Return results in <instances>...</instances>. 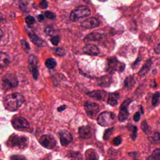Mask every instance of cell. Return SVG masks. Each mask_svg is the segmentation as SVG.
<instances>
[{"instance_id": "1", "label": "cell", "mask_w": 160, "mask_h": 160, "mask_svg": "<svg viewBox=\"0 0 160 160\" xmlns=\"http://www.w3.org/2000/svg\"><path fill=\"white\" fill-rule=\"evenodd\" d=\"M25 102V97L23 94L19 92H14L5 97L3 101V105L7 110L15 111L22 106Z\"/></svg>"}, {"instance_id": "2", "label": "cell", "mask_w": 160, "mask_h": 160, "mask_svg": "<svg viewBox=\"0 0 160 160\" xmlns=\"http://www.w3.org/2000/svg\"><path fill=\"white\" fill-rule=\"evenodd\" d=\"M28 138L18 135H12L7 141V145L11 148H16L19 149H24L28 146Z\"/></svg>"}, {"instance_id": "3", "label": "cell", "mask_w": 160, "mask_h": 160, "mask_svg": "<svg viewBox=\"0 0 160 160\" xmlns=\"http://www.w3.org/2000/svg\"><path fill=\"white\" fill-rule=\"evenodd\" d=\"M91 11L87 5H81L72 11L70 14V19L72 22H77L79 19L89 16Z\"/></svg>"}, {"instance_id": "4", "label": "cell", "mask_w": 160, "mask_h": 160, "mask_svg": "<svg viewBox=\"0 0 160 160\" xmlns=\"http://www.w3.org/2000/svg\"><path fill=\"white\" fill-rule=\"evenodd\" d=\"M18 78L16 75L11 73L5 74L2 79V87L3 90H10L17 88L18 86Z\"/></svg>"}, {"instance_id": "5", "label": "cell", "mask_w": 160, "mask_h": 160, "mask_svg": "<svg viewBox=\"0 0 160 160\" xmlns=\"http://www.w3.org/2000/svg\"><path fill=\"white\" fill-rule=\"evenodd\" d=\"M116 122L115 114L111 112H103L101 113L97 118V122L102 126L113 125Z\"/></svg>"}, {"instance_id": "6", "label": "cell", "mask_w": 160, "mask_h": 160, "mask_svg": "<svg viewBox=\"0 0 160 160\" xmlns=\"http://www.w3.org/2000/svg\"><path fill=\"white\" fill-rule=\"evenodd\" d=\"M108 68L111 72H122L125 70V63L121 62L116 57H111L108 59Z\"/></svg>"}, {"instance_id": "7", "label": "cell", "mask_w": 160, "mask_h": 160, "mask_svg": "<svg viewBox=\"0 0 160 160\" xmlns=\"http://www.w3.org/2000/svg\"><path fill=\"white\" fill-rule=\"evenodd\" d=\"M39 62L35 55L31 54L28 58V67L30 72L32 75L33 79L38 80L39 76Z\"/></svg>"}, {"instance_id": "8", "label": "cell", "mask_w": 160, "mask_h": 160, "mask_svg": "<svg viewBox=\"0 0 160 160\" xmlns=\"http://www.w3.org/2000/svg\"><path fill=\"white\" fill-rule=\"evenodd\" d=\"M13 127L17 130L24 131L30 127L29 122L25 118L22 117L14 118L12 121Z\"/></svg>"}, {"instance_id": "9", "label": "cell", "mask_w": 160, "mask_h": 160, "mask_svg": "<svg viewBox=\"0 0 160 160\" xmlns=\"http://www.w3.org/2000/svg\"><path fill=\"white\" fill-rule=\"evenodd\" d=\"M84 108L87 115L91 118L96 117L100 111V107L98 104L90 102H87L84 104Z\"/></svg>"}, {"instance_id": "10", "label": "cell", "mask_w": 160, "mask_h": 160, "mask_svg": "<svg viewBox=\"0 0 160 160\" xmlns=\"http://www.w3.org/2000/svg\"><path fill=\"white\" fill-rule=\"evenodd\" d=\"M132 102V99H128L125 100L121 105L118 117V118L120 122H122L125 121L128 119L129 115H130L129 111H128V108Z\"/></svg>"}, {"instance_id": "11", "label": "cell", "mask_w": 160, "mask_h": 160, "mask_svg": "<svg viewBox=\"0 0 160 160\" xmlns=\"http://www.w3.org/2000/svg\"><path fill=\"white\" fill-rule=\"evenodd\" d=\"M39 143L44 148L52 149L56 147L57 141L51 135H43L39 139Z\"/></svg>"}, {"instance_id": "12", "label": "cell", "mask_w": 160, "mask_h": 160, "mask_svg": "<svg viewBox=\"0 0 160 160\" xmlns=\"http://www.w3.org/2000/svg\"><path fill=\"white\" fill-rule=\"evenodd\" d=\"M105 38V34L98 32H93L89 33L84 38V42L88 44H92L93 42H100Z\"/></svg>"}, {"instance_id": "13", "label": "cell", "mask_w": 160, "mask_h": 160, "mask_svg": "<svg viewBox=\"0 0 160 160\" xmlns=\"http://www.w3.org/2000/svg\"><path fill=\"white\" fill-rule=\"evenodd\" d=\"M26 30L30 40L34 44L40 47H44L46 46L47 44L46 42L40 38L35 32L31 30L28 29V28L26 29Z\"/></svg>"}, {"instance_id": "14", "label": "cell", "mask_w": 160, "mask_h": 160, "mask_svg": "<svg viewBox=\"0 0 160 160\" xmlns=\"http://www.w3.org/2000/svg\"><path fill=\"white\" fill-rule=\"evenodd\" d=\"M100 22L98 18L95 17H90L85 19L81 23L82 28L87 29H92L99 27Z\"/></svg>"}, {"instance_id": "15", "label": "cell", "mask_w": 160, "mask_h": 160, "mask_svg": "<svg viewBox=\"0 0 160 160\" xmlns=\"http://www.w3.org/2000/svg\"><path fill=\"white\" fill-rule=\"evenodd\" d=\"M58 135L61 144L62 146H67L72 141V135L67 130H62L60 131L58 133Z\"/></svg>"}, {"instance_id": "16", "label": "cell", "mask_w": 160, "mask_h": 160, "mask_svg": "<svg viewBox=\"0 0 160 160\" xmlns=\"http://www.w3.org/2000/svg\"><path fill=\"white\" fill-rule=\"evenodd\" d=\"M82 50L84 54L92 56H98L100 53L99 48L94 44H86L83 47Z\"/></svg>"}, {"instance_id": "17", "label": "cell", "mask_w": 160, "mask_h": 160, "mask_svg": "<svg viewBox=\"0 0 160 160\" xmlns=\"http://www.w3.org/2000/svg\"><path fill=\"white\" fill-rule=\"evenodd\" d=\"M107 92L105 91L98 90L89 92L87 93L89 97L97 101H104L107 96Z\"/></svg>"}, {"instance_id": "18", "label": "cell", "mask_w": 160, "mask_h": 160, "mask_svg": "<svg viewBox=\"0 0 160 160\" xmlns=\"http://www.w3.org/2000/svg\"><path fill=\"white\" fill-rule=\"evenodd\" d=\"M79 136L83 139H88L92 136L91 128L89 126H82L78 129Z\"/></svg>"}, {"instance_id": "19", "label": "cell", "mask_w": 160, "mask_h": 160, "mask_svg": "<svg viewBox=\"0 0 160 160\" xmlns=\"http://www.w3.org/2000/svg\"><path fill=\"white\" fill-rule=\"evenodd\" d=\"M113 82L112 77L109 75L104 76L98 79V84L103 88H108Z\"/></svg>"}, {"instance_id": "20", "label": "cell", "mask_w": 160, "mask_h": 160, "mask_svg": "<svg viewBox=\"0 0 160 160\" xmlns=\"http://www.w3.org/2000/svg\"><path fill=\"white\" fill-rule=\"evenodd\" d=\"M11 63L9 55L5 52H1L0 53V67L2 69L6 68Z\"/></svg>"}, {"instance_id": "21", "label": "cell", "mask_w": 160, "mask_h": 160, "mask_svg": "<svg viewBox=\"0 0 160 160\" xmlns=\"http://www.w3.org/2000/svg\"><path fill=\"white\" fill-rule=\"evenodd\" d=\"M152 61L151 60H147L145 62L143 66H142V68L140 69V71L138 72V75L140 77H144L148 72L152 65Z\"/></svg>"}, {"instance_id": "22", "label": "cell", "mask_w": 160, "mask_h": 160, "mask_svg": "<svg viewBox=\"0 0 160 160\" xmlns=\"http://www.w3.org/2000/svg\"><path fill=\"white\" fill-rule=\"evenodd\" d=\"M119 98V94L117 92H112L108 95V103L112 107L116 106L118 104V100Z\"/></svg>"}, {"instance_id": "23", "label": "cell", "mask_w": 160, "mask_h": 160, "mask_svg": "<svg viewBox=\"0 0 160 160\" xmlns=\"http://www.w3.org/2000/svg\"><path fill=\"white\" fill-rule=\"evenodd\" d=\"M135 80L133 76H129L125 78L123 84V87L126 89L130 90L132 88L135 84Z\"/></svg>"}, {"instance_id": "24", "label": "cell", "mask_w": 160, "mask_h": 160, "mask_svg": "<svg viewBox=\"0 0 160 160\" xmlns=\"http://www.w3.org/2000/svg\"><path fill=\"white\" fill-rule=\"evenodd\" d=\"M85 160H98V154L92 150H88L86 152Z\"/></svg>"}, {"instance_id": "25", "label": "cell", "mask_w": 160, "mask_h": 160, "mask_svg": "<svg viewBox=\"0 0 160 160\" xmlns=\"http://www.w3.org/2000/svg\"><path fill=\"white\" fill-rule=\"evenodd\" d=\"M45 63L47 68L50 70L55 69L57 65V62L56 60L53 58H49L47 59Z\"/></svg>"}, {"instance_id": "26", "label": "cell", "mask_w": 160, "mask_h": 160, "mask_svg": "<svg viewBox=\"0 0 160 160\" xmlns=\"http://www.w3.org/2000/svg\"><path fill=\"white\" fill-rule=\"evenodd\" d=\"M151 143L153 144H157L160 143V133L156 132H154L152 136L148 138Z\"/></svg>"}, {"instance_id": "27", "label": "cell", "mask_w": 160, "mask_h": 160, "mask_svg": "<svg viewBox=\"0 0 160 160\" xmlns=\"http://www.w3.org/2000/svg\"><path fill=\"white\" fill-rule=\"evenodd\" d=\"M147 160H160V149L154 150L152 154L147 158Z\"/></svg>"}, {"instance_id": "28", "label": "cell", "mask_w": 160, "mask_h": 160, "mask_svg": "<svg viewBox=\"0 0 160 160\" xmlns=\"http://www.w3.org/2000/svg\"><path fill=\"white\" fill-rule=\"evenodd\" d=\"M160 93L159 92H156L152 95V104L153 107H156L160 102Z\"/></svg>"}, {"instance_id": "29", "label": "cell", "mask_w": 160, "mask_h": 160, "mask_svg": "<svg viewBox=\"0 0 160 160\" xmlns=\"http://www.w3.org/2000/svg\"><path fill=\"white\" fill-rule=\"evenodd\" d=\"M68 157L70 159V160H80L82 159V155L79 152H70L68 155Z\"/></svg>"}, {"instance_id": "30", "label": "cell", "mask_w": 160, "mask_h": 160, "mask_svg": "<svg viewBox=\"0 0 160 160\" xmlns=\"http://www.w3.org/2000/svg\"><path fill=\"white\" fill-rule=\"evenodd\" d=\"M21 43V47L23 50L26 52V53H28L31 50L30 46L28 42L24 39H22L20 41Z\"/></svg>"}, {"instance_id": "31", "label": "cell", "mask_w": 160, "mask_h": 160, "mask_svg": "<svg viewBox=\"0 0 160 160\" xmlns=\"http://www.w3.org/2000/svg\"><path fill=\"white\" fill-rule=\"evenodd\" d=\"M141 128L143 132L146 134H148L151 132V128L148 124L147 123L146 121L144 120L142 122L141 124Z\"/></svg>"}, {"instance_id": "32", "label": "cell", "mask_w": 160, "mask_h": 160, "mask_svg": "<svg viewBox=\"0 0 160 160\" xmlns=\"http://www.w3.org/2000/svg\"><path fill=\"white\" fill-rule=\"evenodd\" d=\"M66 50L62 48H57L55 49V54L60 57L65 56L66 54Z\"/></svg>"}, {"instance_id": "33", "label": "cell", "mask_w": 160, "mask_h": 160, "mask_svg": "<svg viewBox=\"0 0 160 160\" xmlns=\"http://www.w3.org/2000/svg\"><path fill=\"white\" fill-rule=\"evenodd\" d=\"M44 32L48 36H51L55 33V29L53 27L48 26L45 28Z\"/></svg>"}, {"instance_id": "34", "label": "cell", "mask_w": 160, "mask_h": 160, "mask_svg": "<svg viewBox=\"0 0 160 160\" xmlns=\"http://www.w3.org/2000/svg\"><path fill=\"white\" fill-rule=\"evenodd\" d=\"M113 131H114V128H109L107 129L105 131L103 135V139L105 140H108L110 138V136L112 134Z\"/></svg>"}, {"instance_id": "35", "label": "cell", "mask_w": 160, "mask_h": 160, "mask_svg": "<svg viewBox=\"0 0 160 160\" xmlns=\"http://www.w3.org/2000/svg\"><path fill=\"white\" fill-rule=\"evenodd\" d=\"M50 40L52 44L54 46H58L60 41V36L59 35H55L53 36Z\"/></svg>"}, {"instance_id": "36", "label": "cell", "mask_w": 160, "mask_h": 160, "mask_svg": "<svg viewBox=\"0 0 160 160\" xmlns=\"http://www.w3.org/2000/svg\"><path fill=\"white\" fill-rule=\"evenodd\" d=\"M26 23L29 26H32V25H33L34 23H35V19L31 16H28L26 18V19H25Z\"/></svg>"}, {"instance_id": "37", "label": "cell", "mask_w": 160, "mask_h": 160, "mask_svg": "<svg viewBox=\"0 0 160 160\" xmlns=\"http://www.w3.org/2000/svg\"><path fill=\"white\" fill-rule=\"evenodd\" d=\"M45 16L49 19H54L56 18V14L53 12H50V11H46L45 12Z\"/></svg>"}, {"instance_id": "38", "label": "cell", "mask_w": 160, "mask_h": 160, "mask_svg": "<svg viewBox=\"0 0 160 160\" xmlns=\"http://www.w3.org/2000/svg\"><path fill=\"white\" fill-rule=\"evenodd\" d=\"M122 138L120 136L115 138L113 140V144L114 146H118L120 145L122 143Z\"/></svg>"}, {"instance_id": "39", "label": "cell", "mask_w": 160, "mask_h": 160, "mask_svg": "<svg viewBox=\"0 0 160 160\" xmlns=\"http://www.w3.org/2000/svg\"><path fill=\"white\" fill-rule=\"evenodd\" d=\"M11 160H26V158L23 155H13L11 157Z\"/></svg>"}, {"instance_id": "40", "label": "cell", "mask_w": 160, "mask_h": 160, "mask_svg": "<svg viewBox=\"0 0 160 160\" xmlns=\"http://www.w3.org/2000/svg\"><path fill=\"white\" fill-rule=\"evenodd\" d=\"M138 128L136 126H134L133 129L132 133V135H131V137H132V139L133 140H135L136 138L138 136Z\"/></svg>"}, {"instance_id": "41", "label": "cell", "mask_w": 160, "mask_h": 160, "mask_svg": "<svg viewBox=\"0 0 160 160\" xmlns=\"http://www.w3.org/2000/svg\"><path fill=\"white\" fill-rule=\"evenodd\" d=\"M39 6L41 9H47L48 7V2L46 1H42L39 3Z\"/></svg>"}, {"instance_id": "42", "label": "cell", "mask_w": 160, "mask_h": 160, "mask_svg": "<svg viewBox=\"0 0 160 160\" xmlns=\"http://www.w3.org/2000/svg\"><path fill=\"white\" fill-rule=\"evenodd\" d=\"M140 118V114L139 112H137L136 113H135L134 115L133 119L134 121L136 122H138L139 121V120Z\"/></svg>"}, {"instance_id": "43", "label": "cell", "mask_w": 160, "mask_h": 160, "mask_svg": "<svg viewBox=\"0 0 160 160\" xmlns=\"http://www.w3.org/2000/svg\"><path fill=\"white\" fill-rule=\"evenodd\" d=\"M37 18H38V21L40 22H43V21H44L45 19V16L42 14L38 15L37 16Z\"/></svg>"}, {"instance_id": "44", "label": "cell", "mask_w": 160, "mask_h": 160, "mask_svg": "<svg viewBox=\"0 0 160 160\" xmlns=\"http://www.w3.org/2000/svg\"><path fill=\"white\" fill-rule=\"evenodd\" d=\"M141 62V58H140V57H139L137 59L136 61L134 63H133L132 68H135L139 64V62Z\"/></svg>"}, {"instance_id": "45", "label": "cell", "mask_w": 160, "mask_h": 160, "mask_svg": "<svg viewBox=\"0 0 160 160\" xmlns=\"http://www.w3.org/2000/svg\"><path fill=\"white\" fill-rule=\"evenodd\" d=\"M154 50L156 54H160V43L155 47Z\"/></svg>"}, {"instance_id": "46", "label": "cell", "mask_w": 160, "mask_h": 160, "mask_svg": "<svg viewBox=\"0 0 160 160\" xmlns=\"http://www.w3.org/2000/svg\"><path fill=\"white\" fill-rule=\"evenodd\" d=\"M67 106L63 105L59 107L58 108V112H62L63 110H65L67 108Z\"/></svg>"}, {"instance_id": "47", "label": "cell", "mask_w": 160, "mask_h": 160, "mask_svg": "<svg viewBox=\"0 0 160 160\" xmlns=\"http://www.w3.org/2000/svg\"><path fill=\"white\" fill-rule=\"evenodd\" d=\"M150 86L151 88H156L157 87V83H156V81L155 79H153L151 81L150 84Z\"/></svg>"}, {"instance_id": "48", "label": "cell", "mask_w": 160, "mask_h": 160, "mask_svg": "<svg viewBox=\"0 0 160 160\" xmlns=\"http://www.w3.org/2000/svg\"><path fill=\"white\" fill-rule=\"evenodd\" d=\"M112 160V159H111V160Z\"/></svg>"}, {"instance_id": "49", "label": "cell", "mask_w": 160, "mask_h": 160, "mask_svg": "<svg viewBox=\"0 0 160 160\" xmlns=\"http://www.w3.org/2000/svg\"><path fill=\"white\" fill-rule=\"evenodd\" d=\"M159 26H160V25H159Z\"/></svg>"}, {"instance_id": "50", "label": "cell", "mask_w": 160, "mask_h": 160, "mask_svg": "<svg viewBox=\"0 0 160 160\" xmlns=\"http://www.w3.org/2000/svg\"></svg>"}, {"instance_id": "51", "label": "cell", "mask_w": 160, "mask_h": 160, "mask_svg": "<svg viewBox=\"0 0 160 160\" xmlns=\"http://www.w3.org/2000/svg\"></svg>"}]
</instances>
